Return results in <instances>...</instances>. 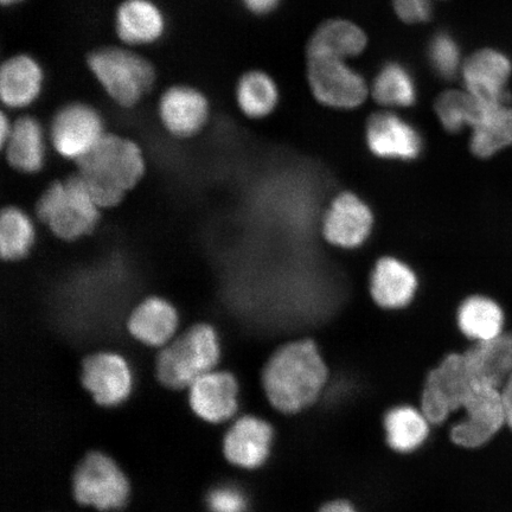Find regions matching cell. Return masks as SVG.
Instances as JSON below:
<instances>
[{"label":"cell","mask_w":512,"mask_h":512,"mask_svg":"<svg viewBox=\"0 0 512 512\" xmlns=\"http://www.w3.org/2000/svg\"><path fill=\"white\" fill-rule=\"evenodd\" d=\"M329 381L328 363L311 338L280 345L261 369V384L268 401L286 414L312 406Z\"/></svg>","instance_id":"obj_1"},{"label":"cell","mask_w":512,"mask_h":512,"mask_svg":"<svg viewBox=\"0 0 512 512\" xmlns=\"http://www.w3.org/2000/svg\"><path fill=\"white\" fill-rule=\"evenodd\" d=\"M78 175L101 209L112 208L124 200L142 181L145 159L133 140L105 134L98 145L79 160Z\"/></svg>","instance_id":"obj_2"},{"label":"cell","mask_w":512,"mask_h":512,"mask_svg":"<svg viewBox=\"0 0 512 512\" xmlns=\"http://www.w3.org/2000/svg\"><path fill=\"white\" fill-rule=\"evenodd\" d=\"M220 358V338L213 326L196 324L159 351L157 379L169 389L189 388L201 376L215 370Z\"/></svg>","instance_id":"obj_3"},{"label":"cell","mask_w":512,"mask_h":512,"mask_svg":"<svg viewBox=\"0 0 512 512\" xmlns=\"http://www.w3.org/2000/svg\"><path fill=\"white\" fill-rule=\"evenodd\" d=\"M99 204L78 175L55 182L37 202V216L56 238L76 241L91 234L99 222Z\"/></svg>","instance_id":"obj_4"},{"label":"cell","mask_w":512,"mask_h":512,"mask_svg":"<svg viewBox=\"0 0 512 512\" xmlns=\"http://www.w3.org/2000/svg\"><path fill=\"white\" fill-rule=\"evenodd\" d=\"M88 67L107 95L123 107L136 106L156 79L151 62L125 48L95 50Z\"/></svg>","instance_id":"obj_5"},{"label":"cell","mask_w":512,"mask_h":512,"mask_svg":"<svg viewBox=\"0 0 512 512\" xmlns=\"http://www.w3.org/2000/svg\"><path fill=\"white\" fill-rule=\"evenodd\" d=\"M75 501L102 512L124 509L131 494L130 482L119 465L107 454H86L73 475Z\"/></svg>","instance_id":"obj_6"},{"label":"cell","mask_w":512,"mask_h":512,"mask_svg":"<svg viewBox=\"0 0 512 512\" xmlns=\"http://www.w3.org/2000/svg\"><path fill=\"white\" fill-rule=\"evenodd\" d=\"M472 377L463 352H452L426 376L421 392L422 413L434 425L464 407L472 386Z\"/></svg>","instance_id":"obj_7"},{"label":"cell","mask_w":512,"mask_h":512,"mask_svg":"<svg viewBox=\"0 0 512 512\" xmlns=\"http://www.w3.org/2000/svg\"><path fill=\"white\" fill-rule=\"evenodd\" d=\"M309 83L315 98L335 110H354L367 99L366 80L344 60L309 57Z\"/></svg>","instance_id":"obj_8"},{"label":"cell","mask_w":512,"mask_h":512,"mask_svg":"<svg viewBox=\"0 0 512 512\" xmlns=\"http://www.w3.org/2000/svg\"><path fill=\"white\" fill-rule=\"evenodd\" d=\"M463 408L466 412L465 419L451 431L452 440L459 446H483L507 422L502 389L488 383L472 382Z\"/></svg>","instance_id":"obj_9"},{"label":"cell","mask_w":512,"mask_h":512,"mask_svg":"<svg viewBox=\"0 0 512 512\" xmlns=\"http://www.w3.org/2000/svg\"><path fill=\"white\" fill-rule=\"evenodd\" d=\"M104 120L94 107L73 102L60 108L50 125V142L63 158L74 160L87 156L105 137Z\"/></svg>","instance_id":"obj_10"},{"label":"cell","mask_w":512,"mask_h":512,"mask_svg":"<svg viewBox=\"0 0 512 512\" xmlns=\"http://www.w3.org/2000/svg\"><path fill=\"white\" fill-rule=\"evenodd\" d=\"M364 126L368 149L377 158L409 162L418 159L424 150L419 127L399 114L374 113Z\"/></svg>","instance_id":"obj_11"},{"label":"cell","mask_w":512,"mask_h":512,"mask_svg":"<svg viewBox=\"0 0 512 512\" xmlns=\"http://www.w3.org/2000/svg\"><path fill=\"white\" fill-rule=\"evenodd\" d=\"M81 382L102 407H117L132 393L133 375L130 364L115 352L101 351L82 362Z\"/></svg>","instance_id":"obj_12"},{"label":"cell","mask_w":512,"mask_h":512,"mask_svg":"<svg viewBox=\"0 0 512 512\" xmlns=\"http://www.w3.org/2000/svg\"><path fill=\"white\" fill-rule=\"evenodd\" d=\"M511 74V60L496 49L476 51L462 68L465 91L479 104L486 106L509 104L508 83Z\"/></svg>","instance_id":"obj_13"},{"label":"cell","mask_w":512,"mask_h":512,"mask_svg":"<svg viewBox=\"0 0 512 512\" xmlns=\"http://www.w3.org/2000/svg\"><path fill=\"white\" fill-rule=\"evenodd\" d=\"M375 217L368 204L352 192L335 197L324 216L323 235L330 245L342 249L360 248L373 232Z\"/></svg>","instance_id":"obj_14"},{"label":"cell","mask_w":512,"mask_h":512,"mask_svg":"<svg viewBox=\"0 0 512 512\" xmlns=\"http://www.w3.org/2000/svg\"><path fill=\"white\" fill-rule=\"evenodd\" d=\"M239 382L224 370H213L204 374L189 387V403L198 418L221 424L239 408Z\"/></svg>","instance_id":"obj_15"},{"label":"cell","mask_w":512,"mask_h":512,"mask_svg":"<svg viewBox=\"0 0 512 512\" xmlns=\"http://www.w3.org/2000/svg\"><path fill=\"white\" fill-rule=\"evenodd\" d=\"M209 113L208 99L194 87H170L159 99V119L165 130L177 138L200 133L208 123Z\"/></svg>","instance_id":"obj_16"},{"label":"cell","mask_w":512,"mask_h":512,"mask_svg":"<svg viewBox=\"0 0 512 512\" xmlns=\"http://www.w3.org/2000/svg\"><path fill=\"white\" fill-rule=\"evenodd\" d=\"M273 428L256 416H242L229 428L223 439V454L230 464L254 470L270 456Z\"/></svg>","instance_id":"obj_17"},{"label":"cell","mask_w":512,"mask_h":512,"mask_svg":"<svg viewBox=\"0 0 512 512\" xmlns=\"http://www.w3.org/2000/svg\"><path fill=\"white\" fill-rule=\"evenodd\" d=\"M418 288L419 279L413 268L393 256L377 261L371 273V297L383 309H405L413 302Z\"/></svg>","instance_id":"obj_18"},{"label":"cell","mask_w":512,"mask_h":512,"mask_svg":"<svg viewBox=\"0 0 512 512\" xmlns=\"http://www.w3.org/2000/svg\"><path fill=\"white\" fill-rule=\"evenodd\" d=\"M178 312L168 300L150 297L134 307L127 330L136 341L152 348H164L176 337Z\"/></svg>","instance_id":"obj_19"},{"label":"cell","mask_w":512,"mask_h":512,"mask_svg":"<svg viewBox=\"0 0 512 512\" xmlns=\"http://www.w3.org/2000/svg\"><path fill=\"white\" fill-rule=\"evenodd\" d=\"M43 83L40 62L27 54L12 56L0 69V98L10 110H22L40 98Z\"/></svg>","instance_id":"obj_20"},{"label":"cell","mask_w":512,"mask_h":512,"mask_svg":"<svg viewBox=\"0 0 512 512\" xmlns=\"http://www.w3.org/2000/svg\"><path fill=\"white\" fill-rule=\"evenodd\" d=\"M114 25L120 41L130 47L156 43L166 28L163 11L151 0H124L115 12Z\"/></svg>","instance_id":"obj_21"},{"label":"cell","mask_w":512,"mask_h":512,"mask_svg":"<svg viewBox=\"0 0 512 512\" xmlns=\"http://www.w3.org/2000/svg\"><path fill=\"white\" fill-rule=\"evenodd\" d=\"M463 354L473 382L502 389L512 375V330L488 342L472 343Z\"/></svg>","instance_id":"obj_22"},{"label":"cell","mask_w":512,"mask_h":512,"mask_svg":"<svg viewBox=\"0 0 512 512\" xmlns=\"http://www.w3.org/2000/svg\"><path fill=\"white\" fill-rule=\"evenodd\" d=\"M6 162L17 171L35 174L46 160V137L40 121L30 115L12 123L8 139L2 145Z\"/></svg>","instance_id":"obj_23"},{"label":"cell","mask_w":512,"mask_h":512,"mask_svg":"<svg viewBox=\"0 0 512 512\" xmlns=\"http://www.w3.org/2000/svg\"><path fill=\"white\" fill-rule=\"evenodd\" d=\"M459 330L472 343L488 342L501 336L508 328V315L496 299L475 294L459 306Z\"/></svg>","instance_id":"obj_24"},{"label":"cell","mask_w":512,"mask_h":512,"mask_svg":"<svg viewBox=\"0 0 512 512\" xmlns=\"http://www.w3.org/2000/svg\"><path fill=\"white\" fill-rule=\"evenodd\" d=\"M512 146V106L484 105L477 123L470 130L469 149L482 160L495 158Z\"/></svg>","instance_id":"obj_25"},{"label":"cell","mask_w":512,"mask_h":512,"mask_svg":"<svg viewBox=\"0 0 512 512\" xmlns=\"http://www.w3.org/2000/svg\"><path fill=\"white\" fill-rule=\"evenodd\" d=\"M367 47V36L354 23L335 19L320 25L313 34L307 55L347 60L358 56Z\"/></svg>","instance_id":"obj_26"},{"label":"cell","mask_w":512,"mask_h":512,"mask_svg":"<svg viewBox=\"0 0 512 512\" xmlns=\"http://www.w3.org/2000/svg\"><path fill=\"white\" fill-rule=\"evenodd\" d=\"M428 422L426 415L412 406L393 408L384 419L389 446L400 453L418 450L430 433Z\"/></svg>","instance_id":"obj_27"},{"label":"cell","mask_w":512,"mask_h":512,"mask_svg":"<svg viewBox=\"0 0 512 512\" xmlns=\"http://www.w3.org/2000/svg\"><path fill=\"white\" fill-rule=\"evenodd\" d=\"M279 92L270 75L253 70L242 76L236 86V101L248 118L268 117L278 105Z\"/></svg>","instance_id":"obj_28"},{"label":"cell","mask_w":512,"mask_h":512,"mask_svg":"<svg viewBox=\"0 0 512 512\" xmlns=\"http://www.w3.org/2000/svg\"><path fill=\"white\" fill-rule=\"evenodd\" d=\"M373 95L375 100L384 107H411L416 100L413 75L400 63H387L376 75Z\"/></svg>","instance_id":"obj_29"},{"label":"cell","mask_w":512,"mask_h":512,"mask_svg":"<svg viewBox=\"0 0 512 512\" xmlns=\"http://www.w3.org/2000/svg\"><path fill=\"white\" fill-rule=\"evenodd\" d=\"M35 226L23 210L8 207L0 215V255L5 261L25 258L34 246Z\"/></svg>","instance_id":"obj_30"},{"label":"cell","mask_w":512,"mask_h":512,"mask_svg":"<svg viewBox=\"0 0 512 512\" xmlns=\"http://www.w3.org/2000/svg\"><path fill=\"white\" fill-rule=\"evenodd\" d=\"M483 107L466 91H447L435 102V114L447 133L462 134L477 123Z\"/></svg>","instance_id":"obj_31"},{"label":"cell","mask_w":512,"mask_h":512,"mask_svg":"<svg viewBox=\"0 0 512 512\" xmlns=\"http://www.w3.org/2000/svg\"><path fill=\"white\" fill-rule=\"evenodd\" d=\"M428 60L440 78L453 79L463 68L462 54L454 38L446 32L435 35L428 46Z\"/></svg>","instance_id":"obj_32"},{"label":"cell","mask_w":512,"mask_h":512,"mask_svg":"<svg viewBox=\"0 0 512 512\" xmlns=\"http://www.w3.org/2000/svg\"><path fill=\"white\" fill-rule=\"evenodd\" d=\"M209 512H247L248 499L245 492L234 485H220L207 497Z\"/></svg>","instance_id":"obj_33"},{"label":"cell","mask_w":512,"mask_h":512,"mask_svg":"<svg viewBox=\"0 0 512 512\" xmlns=\"http://www.w3.org/2000/svg\"><path fill=\"white\" fill-rule=\"evenodd\" d=\"M396 14L406 23H424L432 16L431 0H393Z\"/></svg>","instance_id":"obj_34"},{"label":"cell","mask_w":512,"mask_h":512,"mask_svg":"<svg viewBox=\"0 0 512 512\" xmlns=\"http://www.w3.org/2000/svg\"><path fill=\"white\" fill-rule=\"evenodd\" d=\"M242 3L254 15H267L277 8L280 0H242Z\"/></svg>","instance_id":"obj_35"},{"label":"cell","mask_w":512,"mask_h":512,"mask_svg":"<svg viewBox=\"0 0 512 512\" xmlns=\"http://www.w3.org/2000/svg\"><path fill=\"white\" fill-rule=\"evenodd\" d=\"M505 416H507L508 425L512 430V375L509 380L505 382L502 388Z\"/></svg>","instance_id":"obj_36"},{"label":"cell","mask_w":512,"mask_h":512,"mask_svg":"<svg viewBox=\"0 0 512 512\" xmlns=\"http://www.w3.org/2000/svg\"><path fill=\"white\" fill-rule=\"evenodd\" d=\"M320 512H357L347 502H332L326 504Z\"/></svg>","instance_id":"obj_37"},{"label":"cell","mask_w":512,"mask_h":512,"mask_svg":"<svg viewBox=\"0 0 512 512\" xmlns=\"http://www.w3.org/2000/svg\"><path fill=\"white\" fill-rule=\"evenodd\" d=\"M11 126V121L8 117H6V114L3 113L2 119H0V143H2V145L6 142V139H8L9 137Z\"/></svg>","instance_id":"obj_38"},{"label":"cell","mask_w":512,"mask_h":512,"mask_svg":"<svg viewBox=\"0 0 512 512\" xmlns=\"http://www.w3.org/2000/svg\"><path fill=\"white\" fill-rule=\"evenodd\" d=\"M4 6H12L23 2V0H0Z\"/></svg>","instance_id":"obj_39"}]
</instances>
